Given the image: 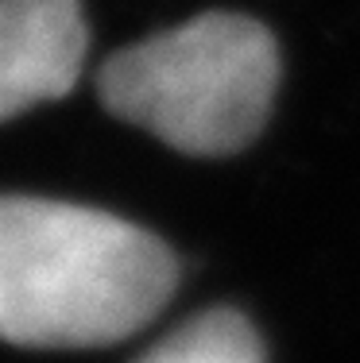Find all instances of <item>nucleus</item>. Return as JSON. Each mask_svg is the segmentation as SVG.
<instances>
[{
  "label": "nucleus",
  "mask_w": 360,
  "mask_h": 363,
  "mask_svg": "<svg viewBox=\"0 0 360 363\" xmlns=\"http://www.w3.org/2000/svg\"><path fill=\"white\" fill-rule=\"evenodd\" d=\"M136 363H263V340L236 309H205L167 333Z\"/></svg>",
  "instance_id": "obj_4"
},
{
  "label": "nucleus",
  "mask_w": 360,
  "mask_h": 363,
  "mask_svg": "<svg viewBox=\"0 0 360 363\" xmlns=\"http://www.w3.org/2000/svg\"><path fill=\"white\" fill-rule=\"evenodd\" d=\"M279 89V47L260 20L202 12L105 58L101 105L182 155L225 159L263 132Z\"/></svg>",
  "instance_id": "obj_2"
},
{
  "label": "nucleus",
  "mask_w": 360,
  "mask_h": 363,
  "mask_svg": "<svg viewBox=\"0 0 360 363\" xmlns=\"http://www.w3.org/2000/svg\"><path fill=\"white\" fill-rule=\"evenodd\" d=\"M85 55L82 0H0V124L66 97Z\"/></svg>",
  "instance_id": "obj_3"
},
{
  "label": "nucleus",
  "mask_w": 360,
  "mask_h": 363,
  "mask_svg": "<svg viewBox=\"0 0 360 363\" xmlns=\"http://www.w3.org/2000/svg\"><path fill=\"white\" fill-rule=\"evenodd\" d=\"M178 263L151 232L89 205L0 194V340L120 344L170 301Z\"/></svg>",
  "instance_id": "obj_1"
}]
</instances>
